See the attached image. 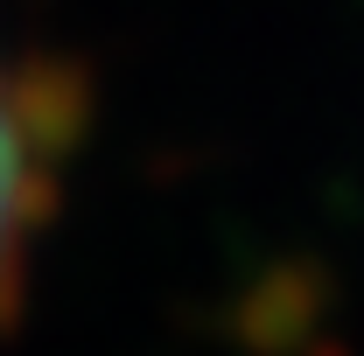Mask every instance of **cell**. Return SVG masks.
<instances>
[{
	"instance_id": "6da1fadb",
	"label": "cell",
	"mask_w": 364,
	"mask_h": 356,
	"mask_svg": "<svg viewBox=\"0 0 364 356\" xmlns=\"http://www.w3.org/2000/svg\"><path fill=\"white\" fill-rule=\"evenodd\" d=\"M63 140H70V119H63L56 77L0 14V314L21 301L28 259L49 230Z\"/></svg>"
}]
</instances>
